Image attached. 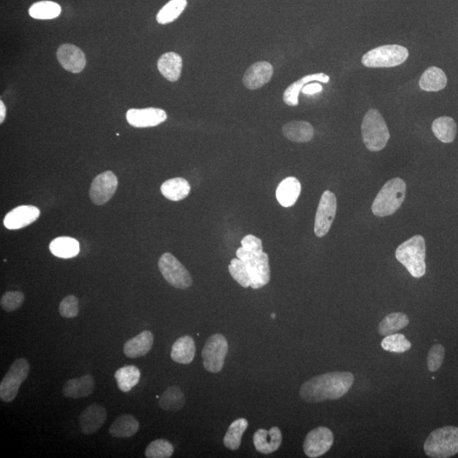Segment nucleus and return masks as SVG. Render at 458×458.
Returning a JSON list of instances; mask_svg holds the SVG:
<instances>
[{"label":"nucleus","mask_w":458,"mask_h":458,"mask_svg":"<svg viewBox=\"0 0 458 458\" xmlns=\"http://www.w3.org/2000/svg\"><path fill=\"white\" fill-rule=\"evenodd\" d=\"M6 116V108L5 104L1 100L0 101V123H3L5 121Z\"/></svg>","instance_id":"46"},{"label":"nucleus","mask_w":458,"mask_h":458,"mask_svg":"<svg viewBox=\"0 0 458 458\" xmlns=\"http://www.w3.org/2000/svg\"><path fill=\"white\" fill-rule=\"evenodd\" d=\"M50 250L54 257L70 259L78 256L80 252V245L74 238L59 237L51 241Z\"/></svg>","instance_id":"30"},{"label":"nucleus","mask_w":458,"mask_h":458,"mask_svg":"<svg viewBox=\"0 0 458 458\" xmlns=\"http://www.w3.org/2000/svg\"><path fill=\"white\" fill-rule=\"evenodd\" d=\"M236 256L246 265L252 289H261L268 285L270 281V266L267 253L250 252L241 247L236 252Z\"/></svg>","instance_id":"7"},{"label":"nucleus","mask_w":458,"mask_h":458,"mask_svg":"<svg viewBox=\"0 0 458 458\" xmlns=\"http://www.w3.org/2000/svg\"><path fill=\"white\" fill-rule=\"evenodd\" d=\"M272 318H274V319L275 318V314H272Z\"/></svg>","instance_id":"47"},{"label":"nucleus","mask_w":458,"mask_h":458,"mask_svg":"<svg viewBox=\"0 0 458 458\" xmlns=\"http://www.w3.org/2000/svg\"><path fill=\"white\" fill-rule=\"evenodd\" d=\"M174 452L173 446L164 439L152 441L145 450V457L148 458H169Z\"/></svg>","instance_id":"39"},{"label":"nucleus","mask_w":458,"mask_h":458,"mask_svg":"<svg viewBox=\"0 0 458 458\" xmlns=\"http://www.w3.org/2000/svg\"><path fill=\"white\" fill-rule=\"evenodd\" d=\"M428 457L447 458L458 453V428L445 426L431 433L424 445Z\"/></svg>","instance_id":"5"},{"label":"nucleus","mask_w":458,"mask_h":458,"mask_svg":"<svg viewBox=\"0 0 458 458\" xmlns=\"http://www.w3.org/2000/svg\"><path fill=\"white\" fill-rule=\"evenodd\" d=\"M140 422L131 414H123L111 425L110 434L116 438H130L135 435L140 430Z\"/></svg>","instance_id":"26"},{"label":"nucleus","mask_w":458,"mask_h":458,"mask_svg":"<svg viewBox=\"0 0 458 458\" xmlns=\"http://www.w3.org/2000/svg\"><path fill=\"white\" fill-rule=\"evenodd\" d=\"M446 351L442 345H435L428 353L427 366L430 372H436L444 362Z\"/></svg>","instance_id":"42"},{"label":"nucleus","mask_w":458,"mask_h":458,"mask_svg":"<svg viewBox=\"0 0 458 458\" xmlns=\"http://www.w3.org/2000/svg\"><path fill=\"white\" fill-rule=\"evenodd\" d=\"M408 325V316L403 312H393L382 320L379 325V333L382 336H390L406 328Z\"/></svg>","instance_id":"34"},{"label":"nucleus","mask_w":458,"mask_h":458,"mask_svg":"<svg viewBox=\"0 0 458 458\" xmlns=\"http://www.w3.org/2000/svg\"><path fill=\"white\" fill-rule=\"evenodd\" d=\"M334 444V435L329 428L318 427L309 432L305 439L303 449L308 457L325 455Z\"/></svg>","instance_id":"12"},{"label":"nucleus","mask_w":458,"mask_h":458,"mask_svg":"<svg viewBox=\"0 0 458 458\" xmlns=\"http://www.w3.org/2000/svg\"><path fill=\"white\" fill-rule=\"evenodd\" d=\"M381 347L389 352L404 353L410 350L412 344L408 340H406L404 334H392L390 336H384V339L381 341Z\"/></svg>","instance_id":"38"},{"label":"nucleus","mask_w":458,"mask_h":458,"mask_svg":"<svg viewBox=\"0 0 458 458\" xmlns=\"http://www.w3.org/2000/svg\"><path fill=\"white\" fill-rule=\"evenodd\" d=\"M432 131L435 136L442 143L449 144L455 140L457 124L454 119L449 116H441L435 119L432 124Z\"/></svg>","instance_id":"32"},{"label":"nucleus","mask_w":458,"mask_h":458,"mask_svg":"<svg viewBox=\"0 0 458 458\" xmlns=\"http://www.w3.org/2000/svg\"><path fill=\"white\" fill-rule=\"evenodd\" d=\"M362 134L366 148L372 152L383 150L391 138L386 122L375 109H371L363 118Z\"/></svg>","instance_id":"4"},{"label":"nucleus","mask_w":458,"mask_h":458,"mask_svg":"<svg viewBox=\"0 0 458 458\" xmlns=\"http://www.w3.org/2000/svg\"><path fill=\"white\" fill-rule=\"evenodd\" d=\"M228 271L232 278L237 281L243 288L250 287V277L246 265L239 258H235L231 261L228 266Z\"/></svg>","instance_id":"40"},{"label":"nucleus","mask_w":458,"mask_h":458,"mask_svg":"<svg viewBox=\"0 0 458 458\" xmlns=\"http://www.w3.org/2000/svg\"><path fill=\"white\" fill-rule=\"evenodd\" d=\"M243 249L250 252H263V241L252 235H246L241 241Z\"/></svg>","instance_id":"44"},{"label":"nucleus","mask_w":458,"mask_h":458,"mask_svg":"<svg viewBox=\"0 0 458 458\" xmlns=\"http://www.w3.org/2000/svg\"><path fill=\"white\" fill-rule=\"evenodd\" d=\"M406 192V185L402 178L389 180L374 199L372 205L374 215L384 217L394 214L404 201Z\"/></svg>","instance_id":"3"},{"label":"nucleus","mask_w":458,"mask_h":458,"mask_svg":"<svg viewBox=\"0 0 458 458\" xmlns=\"http://www.w3.org/2000/svg\"><path fill=\"white\" fill-rule=\"evenodd\" d=\"M247 427H248V421L246 419H239L232 422L224 436V446L229 450H238L241 445L242 436Z\"/></svg>","instance_id":"35"},{"label":"nucleus","mask_w":458,"mask_h":458,"mask_svg":"<svg viewBox=\"0 0 458 458\" xmlns=\"http://www.w3.org/2000/svg\"><path fill=\"white\" fill-rule=\"evenodd\" d=\"M447 78L445 72L436 67L428 68L422 75L419 86L420 89L426 92H438L446 88Z\"/></svg>","instance_id":"29"},{"label":"nucleus","mask_w":458,"mask_h":458,"mask_svg":"<svg viewBox=\"0 0 458 458\" xmlns=\"http://www.w3.org/2000/svg\"><path fill=\"white\" fill-rule=\"evenodd\" d=\"M323 86L319 85V83H307L303 87V92L305 94H308V96H312V94H318L322 92Z\"/></svg>","instance_id":"45"},{"label":"nucleus","mask_w":458,"mask_h":458,"mask_svg":"<svg viewBox=\"0 0 458 458\" xmlns=\"http://www.w3.org/2000/svg\"><path fill=\"white\" fill-rule=\"evenodd\" d=\"M57 59L65 70L79 74L86 67V57L81 49L70 43H65L57 50Z\"/></svg>","instance_id":"16"},{"label":"nucleus","mask_w":458,"mask_h":458,"mask_svg":"<svg viewBox=\"0 0 458 458\" xmlns=\"http://www.w3.org/2000/svg\"><path fill=\"white\" fill-rule=\"evenodd\" d=\"M126 118L131 126L144 129L162 124L166 121L167 115L165 111L158 108L130 109Z\"/></svg>","instance_id":"14"},{"label":"nucleus","mask_w":458,"mask_h":458,"mask_svg":"<svg viewBox=\"0 0 458 458\" xmlns=\"http://www.w3.org/2000/svg\"><path fill=\"white\" fill-rule=\"evenodd\" d=\"M355 378L351 372H330L312 378L300 389L303 401L318 403L327 400H338L347 393L353 384Z\"/></svg>","instance_id":"1"},{"label":"nucleus","mask_w":458,"mask_h":458,"mask_svg":"<svg viewBox=\"0 0 458 458\" xmlns=\"http://www.w3.org/2000/svg\"><path fill=\"white\" fill-rule=\"evenodd\" d=\"M184 404L185 395L177 386L167 388L159 400L160 407L168 412H178L183 408Z\"/></svg>","instance_id":"33"},{"label":"nucleus","mask_w":458,"mask_h":458,"mask_svg":"<svg viewBox=\"0 0 458 458\" xmlns=\"http://www.w3.org/2000/svg\"><path fill=\"white\" fill-rule=\"evenodd\" d=\"M118 186V179L111 171L100 174L91 184L89 195L91 201L97 206L107 203L115 195Z\"/></svg>","instance_id":"13"},{"label":"nucleus","mask_w":458,"mask_h":458,"mask_svg":"<svg viewBox=\"0 0 458 458\" xmlns=\"http://www.w3.org/2000/svg\"><path fill=\"white\" fill-rule=\"evenodd\" d=\"M282 432L278 427H272L267 430L260 428L254 433L253 441L258 452L271 454L276 452L282 444Z\"/></svg>","instance_id":"19"},{"label":"nucleus","mask_w":458,"mask_h":458,"mask_svg":"<svg viewBox=\"0 0 458 458\" xmlns=\"http://www.w3.org/2000/svg\"><path fill=\"white\" fill-rule=\"evenodd\" d=\"M140 370L134 365L122 367L115 373L116 384L123 393H127L135 387L140 383Z\"/></svg>","instance_id":"31"},{"label":"nucleus","mask_w":458,"mask_h":458,"mask_svg":"<svg viewBox=\"0 0 458 458\" xmlns=\"http://www.w3.org/2000/svg\"><path fill=\"white\" fill-rule=\"evenodd\" d=\"M96 387V382L90 374L85 376L69 380L64 384L63 393L65 397L71 399H80L87 397L93 394Z\"/></svg>","instance_id":"20"},{"label":"nucleus","mask_w":458,"mask_h":458,"mask_svg":"<svg viewBox=\"0 0 458 458\" xmlns=\"http://www.w3.org/2000/svg\"><path fill=\"white\" fill-rule=\"evenodd\" d=\"M301 185L300 181L294 177H289L279 184L276 190V197L283 207L292 206L297 201L301 195Z\"/></svg>","instance_id":"22"},{"label":"nucleus","mask_w":458,"mask_h":458,"mask_svg":"<svg viewBox=\"0 0 458 458\" xmlns=\"http://www.w3.org/2000/svg\"><path fill=\"white\" fill-rule=\"evenodd\" d=\"M154 344V336L151 331L145 330L127 341L123 351L129 358H138L147 355Z\"/></svg>","instance_id":"21"},{"label":"nucleus","mask_w":458,"mask_h":458,"mask_svg":"<svg viewBox=\"0 0 458 458\" xmlns=\"http://www.w3.org/2000/svg\"><path fill=\"white\" fill-rule=\"evenodd\" d=\"M107 419V412L105 407L94 403L80 414L79 426L83 435H94L103 427Z\"/></svg>","instance_id":"15"},{"label":"nucleus","mask_w":458,"mask_h":458,"mask_svg":"<svg viewBox=\"0 0 458 458\" xmlns=\"http://www.w3.org/2000/svg\"><path fill=\"white\" fill-rule=\"evenodd\" d=\"M40 216L38 207L21 206L16 207L7 214L3 219V225L10 230H17L34 223Z\"/></svg>","instance_id":"17"},{"label":"nucleus","mask_w":458,"mask_h":458,"mask_svg":"<svg viewBox=\"0 0 458 458\" xmlns=\"http://www.w3.org/2000/svg\"><path fill=\"white\" fill-rule=\"evenodd\" d=\"M190 185L184 178L175 177L167 180L161 187L162 194L172 201H179L187 197L190 193Z\"/></svg>","instance_id":"28"},{"label":"nucleus","mask_w":458,"mask_h":458,"mask_svg":"<svg viewBox=\"0 0 458 458\" xmlns=\"http://www.w3.org/2000/svg\"><path fill=\"white\" fill-rule=\"evenodd\" d=\"M337 212V199L334 193L326 190L320 199L316 213L314 232L318 238L328 234Z\"/></svg>","instance_id":"11"},{"label":"nucleus","mask_w":458,"mask_h":458,"mask_svg":"<svg viewBox=\"0 0 458 458\" xmlns=\"http://www.w3.org/2000/svg\"><path fill=\"white\" fill-rule=\"evenodd\" d=\"M29 373L30 364L27 359L19 358L12 363L0 383V399L2 402L10 403L17 398L21 385L28 379Z\"/></svg>","instance_id":"8"},{"label":"nucleus","mask_w":458,"mask_h":458,"mask_svg":"<svg viewBox=\"0 0 458 458\" xmlns=\"http://www.w3.org/2000/svg\"><path fill=\"white\" fill-rule=\"evenodd\" d=\"M274 75V67L267 61L254 63L246 71L243 83L247 89L256 90L267 85Z\"/></svg>","instance_id":"18"},{"label":"nucleus","mask_w":458,"mask_h":458,"mask_svg":"<svg viewBox=\"0 0 458 458\" xmlns=\"http://www.w3.org/2000/svg\"><path fill=\"white\" fill-rule=\"evenodd\" d=\"M158 266L163 278L174 288L186 290L192 285L190 272L173 254H163L160 258Z\"/></svg>","instance_id":"9"},{"label":"nucleus","mask_w":458,"mask_h":458,"mask_svg":"<svg viewBox=\"0 0 458 458\" xmlns=\"http://www.w3.org/2000/svg\"><path fill=\"white\" fill-rule=\"evenodd\" d=\"M228 344L223 336L216 334L206 340L202 350L204 368L210 373H219L223 369Z\"/></svg>","instance_id":"10"},{"label":"nucleus","mask_w":458,"mask_h":458,"mask_svg":"<svg viewBox=\"0 0 458 458\" xmlns=\"http://www.w3.org/2000/svg\"><path fill=\"white\" fill-rule=\"evenodd\" d=\"M61 8L57 3L52 1H40L34 3L29 9L31 17L37 20L54 19L60 16Z\"/></svg>","instance_id":"36"},{"label":"nucleus","mask_w":458,"mask_h":458,"mask_svg":"<svg viewBox=\"0 0 458 458\" xmlns=\"http://www.w3.org/2000/svg\"><path fill=\"white\" fill-rule=\"evenodd\" d=\"M408 56V50L405 47L384 45L366 53L362 58V63L370 68L394 67L404 63Z\"/></svg>","instance_id":"6"},{"label":"nucleus","mask_w":458,"mask_h":458,"mask_svg":"<svg viewBox=\"0 0 458 458\" xmlns=\"http://www.w3.org/2000/svg\"><path fill=\"white\" fill-rule=\"evenodd\" d=\"M329 76L325 74H312L304 76V78L298 80L296 83H292V85L288 87L283 94V101L286 105L290 107H296L299 104V94L303 90V87L307 83L312 81H317L323 83H328L329 82Z\"/></svg>","instance_id":"25"},{"label":"nucleus","mask_w":458,"mask_h":458,"mask_svg":"<svg viewBox=\"0 0 458 458\" xmlns=\"http://www.w3.org/2000/svg\"><path fill=\"white\" fill-rule=\"evenodd\" d=\"M187 6V0H171L156 17L158 23L166 25L177 19Z\"/></svg>","instance_id":"37"},{"label":"nucleus","mask_w":458,"mask_h":458,"mask_svg":"<svg viewBox=\"0 0 458 458\" xmlns=\"http://www.w3.org/2000/svg\"><path fill=\"white\" fill-rule=\"evenodd\" d=\"M25 301V296L21 292H8L3 294L0 305L3 311L7 312H13L18 310L23 305Z\"/></svg>","instance_id":"41"},{"label":"nucleus","mask_w":458,"mask_h":458,"mask_svg":"<svg viewBox=\"0 0 458 458\" xmlns=\"http://www.w3.org/2000/svg\"><path fill=\"white\" fill-rule=\"evenodd\" d=\"M195 356V343L193 338L185 336L173 344L171 358L180 364H190Z\"/></svg>","instance_id":"27"},{"label":"nucleus","mask_w":458,"mask_h":458,"mask_svg":"<svg viewBox=\"0 0 458 458\" xmlns=\"http://www.w3.org/2000/svg\"><path fill=\"white\" fill-rule=\"evenodd\" d=\"M395 257L413 278L423 277L426 272V243L423 236L415 235L402 243L395 250Z\"/></svg>","instance_id":"2"},{"label":"nucleus","mask_w":458,"mask_h":458,"mask_svg":"<svg viewBox=\"0 0 458 458\" xmlns=\"http://www.w3.org/2000/svg\"><path fill=\"white\" fill-rule=\"evenodd\" d=\"M61 317L74 318L79 314V301L75 296H67L64 298L59 305Z\"/></svg>","instance_id":"43"},{"label":"nucleus","mask_w":458,"mask_h":458,"mask_svg":"<svg viewBox=\"0 0 458 458\" xmlns=\"http://www.w3.org/2000/svg\"><path fill=\"white\" fill-rule=\"evenodd\" d=\"M157 67L166 79L170 82H177L180 78L183 60L177 53H166L158 60Z\"/></svg>","instance_id":"23"},{"label":"nucleus","mask_w":458,"mask_h":458,"mask_svg":"<svg viewBox=\"0 0 458 458\" xmlns=\"http://www.w3.org/2000/svg\"><path fill=\"white\" fill-rule=\"evenodd\" d=\"M283 133L287 139L296 143H307L314 139V129L311 123L293 121L283 127Z\"/></svg>","instance_id":"24"}]
</instances>
